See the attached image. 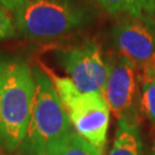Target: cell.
Returning <instances> with one entry per match:
<instances>
[{"label": "cell", "mask_w": 155, "mask_h": 155, "mask_svg": "<svg viewBox=\"0 0 155 155\" xmlns=\"http://www.w3.org/2000/svg\"><path fill=\"white\" fill-rule=\"evenodd\" d=\"M35 94L32 69L16 56L0 54V150L18 152L25 137Z\"/></svg>", "instance_id": "1"}, {"label": "cell", "mask_w": 155, "mask_h": 155, "mask_svg": "<svg viewBox=\"0 0 155 155\" xmlns=\"http://www.w3.org/2000/svg\"><path fill=\"white\" fill-rule=\"evenodd\" d=\"M35 94L25 137L18 155H46L50 148L74 131L50 75L32 68Z\"/></svg>", "instance_id": "2"}, {"label": "cell", "mask_w": 155, "mask_h": 155, "mask_svg": "<svg viewBox=\"0 0 155 155\" xmlns=\"http://www.w3.org/2000/svg\"><path fill=\"white\" fill-rule=\"evenodd\" d=\"M15 27L31 39H54L83 28L87 9L76 0H7Z\"/></svg>", "instance_id": "3"}, {"label": "cell", "mask_w": 155, "mask_h": 155, "mask_svg": "<svg viewBox=\"0 0 155 155\" xmlns=\"http://www.w3.org/2000/svg\"><path fill=\"white\" fill-rule=\"evenodd\" d=\"M44 69L54 84L74 130L104 154L110 120V109L104 95L81 92L68 77Z\"/></svg>", "instance_id": "4"}, {"label": "cell", "mask_w": 155, "mask_h": 155, "mask_svg": "<svg viewBox=\"0 0 155 155\" xmlns=\"http://www.w3.org/2000/svg\"><path fill=\"white\" fill-rule=\"evenodd\" d=\"M56 60L68 78L81 92L101 93L110 71V64L102 56L94 40L56 51Z\"/></svg>", "instance_id": "5"}, {"label": "cell", "mask_w": 155, "mask_h": 155, "mask_svg": "<svg viewBox=\"0 0 155 155\" xmlns=\"http://www.w3.org/2000/svg\"><path fill=\"white\" fill-rule=\"evenodd\" d=\"M113 41L121 55L140 71L155 70V28L150 20L127 18L115 24Z\"/></svg>", "instance_id": "6"}, {"label": "cell", "mask_w": 155, "mask_h": 155, "mask_svg": "<svg viewBox=\"0 0 155 155\" xmlns=\"http://www.w3.org/2000/svg\"><path fill=\"white\" fill-rule=\"evenodd\" d=\"M139 72L137 67L123 55L110 64V71L102 95L117 121L137 120L134 102L137 97Z\"/></svg>", "instance_id": "7"}, {"label": "cell", "mask_w": 155, "mask_h": 155, "mask_svg": "<svg viewBox=\"0 0 155 155\" xmlns=\"http://www.w3.org/2000/svg\"><path fill=\"white\" fill-rule=\"evenodd\" d=\"M109 155H144L137 120L118 121Z\"/></svg>", "instance_id": "8"}, {"label": "cell", "mask_w": 155, "mask_h": 155, "mask_svg": "<svg viewBox=\"0 0 155 155\" xmlns=\"http://www.w3.org/2000/svg\"><path fill=\"white\" fill-rule=\"evenodd\" d=\"M110 14H127L147 21L155 14V0H97Z\"/></svg>", "instance_id": "9"}, {"label": "cell", "mask_w": 155, "mask_h": 155, "mask_svg": "<svg viewBox=\"0 0 155 155\" xmlns=\"http://www.w3.org/2000/svg\"><path fill=\"white\" fill-rule=\"evenodd\" d=\"M46 155H104L75 130L53 145Z\"/></svg>", "instance_id": "10"}, {"label": "cell", "mask_w": 155, "mask_h": 155, "mask_svg": "<svg viewBox=\"0 0 155 155\" xmlns=\"http://www.w3.org/2000/svg\"><path fill=\"white\" fill-rule=\"evenodd\" d=\"M140 81V109L155 127V70L139 74Z\"/></svg>", "instance_id": "11"}, {"label": "cell", "mask_w": 155, "mask_h": 155, "mask_svg": "<svg viewBox=\"0 0 155 155\" xmlns=\"http://www.w3.org/2000/svg\"><path fill=\"white\" fill-rule=\"evenodd\" d=\"M16 36V27L12 13L0 5V40L13 38Z\"/></svg>", "instance_id": "12"}, {"label": "cell", "mask_w": 155, "mask_h": 155, "mask_svg": "<svg viewBox=\"0 0 155 155\" xmlns=\"http://www.w3.org/2000/svg\"><path fill=\"white\" fill-rule=\"evenodd\" d=\"M150 23L154 25V28H155V14L153 15V17H152V18H150Z\"/></svg>", "instance_id": "13"}, {"label": "cell", "mask_w": 155, "mask_h": 155, "mask_svg": "<svg viewBox=\"0 0 155 155\" xmlns=\"http://www.w3.org/2000/svg\"><path fill=\"white\" fill-rule=\"evenodd\" d=\"M0 155H8V154H7V153H5L2 150H0Z\"/></svg>", "instance_id": "14"}, {"label": "cell", "mask_w": 155, "mask_h": 155, "mask_svg": "<svg viewBox=\"0 0 155 155\" xmlns=\"http://www.w3.org/2000/svg\"><path fill=\"white\" fill-rule=\"evenodd\" d=\"M7 0H0V5H4Z\"/></svg>", "instance_id": "15"}, {"label": "cell", "mask_w": 155, "mask_h": 155, "mask_svg": "<svg viewBox=\"0 0 155 155\" xmlns=\"http://www.w3.org/2000/svg\"><path fill=\"white\" fill-rule=\"evenodd\" d=\"M153 150H154V155H155V141H154V147H153Z\"/></svg>", "instance_id": "16"}]
</instances>
